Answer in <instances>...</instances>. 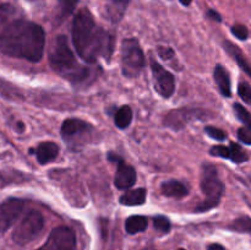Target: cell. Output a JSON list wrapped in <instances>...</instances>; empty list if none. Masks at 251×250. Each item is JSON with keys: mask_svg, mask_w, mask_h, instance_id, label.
<instances>
[{"mask_svg": "<svg viewBox=\"0 0 251 250\" xmlns=\"http://www.w3.org/2000/svg\"><path fill=\"white\" fill-rule=\"evenodd\" d=\"M31 152H34L37 157V161L41 164L49 163L54 161L59 154V146L55 142H42L37 146L36 150H31Z\"/></svg>", "mask_w": 251, "mask_h": 250, "instance_id": "obj_12", "label": "cell"}, {"mask_svg": "<svg viewBox=\"0 0 251 250\" xmlns=\"http://www.w3.org/2000/svg\"><path fill=\"white\" fill-rule=\"evenodd\" d=\"M139 250H156V249H153V248L147 247V248H142V249H139Z\"/></svg>", "mask_w": 251, "mask_h": 250, "instance_id": "obj_35", "label": "cell"}, {"mask_svg": "<svg viewBox=\"0 0 251 250\" xmlns=\"http://www.w3.org/2000/svg\"><path fill=\"white\" fill-rule=\"evenodd\" d=\"M178 250H185V249H178Z\"/></svg>", "mask_w": 251, "mask_h": 250, "instance_id": "obj_37", "label": "cell"}, {"mask_svg": "<svg viewBox=\"0 0 251 250\" xmlns=\"http://www.w3.org/2000/svg\"><path fill=\"white\" fill-rule=\"evenodd\" d=\"M44 228V217L39 211L32 210L25 215L12 232V240L17 245H27L39 237Z\"/></svg>", "mask_w": 251, "mask_h": 250, "instance_id": "obj_5", "label": "cell"}, {"mask_svg": "<svg viewBox=\"0 0 251 250\" xmlns=\"http://www.w3.org/2000/svg\"><path fill=\"white\" fill-rule=\"evenodd\" d=\"M46 47V33L39 25L20 16L10 4L0 5V51L12 58L38 63Z\"/></svg>", "mask_w": 251, "mask_h": 250, "instance_id": "obj_1", "label": "cell"}, {"mask_svg": "<svg viewBox=\"0 0 251 250\" xmlns=\"http://www.w3.org/2000/svg\"><path fill=\"white\" fill-rule=\"evenodd\" d=\"M29 1H36V0H29Z\"/></svg>", "mask_w": 251, "mask_h": 250, "instance_id": "obj_36", "label": "cell"}, {"mask_svg": "<svg viewBox=\"0 0 251 250\" xmlns=\"http://www.w3.org/2000/svg\"><path fill=\"white\" fill-rule=\"evenodd\" d=\"M196 115V112H189L188 109L181 110H173L169 113L164 119V124L167 126H171L173 129H180L188 123L189 119L194 118Z\"/></svg>", "mask_w": 251, "mask_h": 250, "instance_id": "obj_13", "label": "cell"}, {"mask_svg": "<svg viewBox=\"0 0 251 250\" xmlns=\"http://www.w3.org/2000/svg\"><path fill=\"white\" fill-rule=\"evenodd\" d=\"M230 228H232L233 230H237V232L249 233V234H251V217L242 216V217L237 218V220L232 223Z\"/></svg>", "mask_w": 251, "mask_h": 250, "instance_id": "obj_24", "label": "cell"}, {"mask_svg": "<svg viewBox=\"0 0 251 250\" xmlns=\"http://www.w3.org/2000/svg\"><path fill=\"white\" fill-rule=\"evenodd\" d=\"M158 54L163 59H169L174 55V51L172 50L171 48H166V47H163V48L158 49Z\"/></svg>", "mask_w": 251, "mask_h": 250, "instance_id": "obj_31", "label": "cell"}, {"mask_svg": "<svg viewBox=\"0 0 251 250\" xmlns=\"http://www.w3.org/2000/svg\"><path fill=\"white\" fill-rule=\"evenodd\" d=\"M153 225L154 228L162 233H168L171 230V222L164 216H157V217H154Z\"/></svg>", "mask_w": 251, "mask_h": 250, "instance_id": "obj_26", "label": "cell"}, {"mask_svg": "<svg viewBox=\"0 0 251 250\" xmlns=\"http://www.w3.org/2000/svg\"><path fill=\"white\" fill-rule=\"evenodd\" d=\"M230 149V161H233L234 163H243V162H247L249 159L247 151L243 149L240 145L232 142L229 146Z\"/></svg>", "mask_w": 251, "mask_h": 250, "instance_id": "obj_22", "label": "cell"}, {"mask_svg": "<svg viewBox=\"0 0 251 250\" xmlns=\"http://www.w3.org/2000/svg\"><path fill=\"white\" fill-rule=\"evenodd\" d=\"M130 0H108L107 16L112 22L117 24L124 16Z\"/></svg>", "mask_w": 251, "mask_h": 250, "instance_id": "obj_15", "label": "cell"}, {"mask_svg": "<svg viewBox=\"0 0 251 250\" xmlns=\"http://www.w3.org/2000/svg\"><path fill=\"white\" fill-rule=\"evenodd\" d=\"M91 129V125L88 123L80 119H68L61 125V135L64 140H71L74 137H77L78 135L83 134Z\"/></svg>", "mask_w": 251, "mask_h": 250, "instance_id": "obj_11", "label": "cell"}, {"mask_svg": "<svg viewBox=\"0 0 251 250\" xmlns=\"http://www.w3.org/2000/svg\"><path fill=\"white\" fill-rule=\"evenodd\" d=\"M49 64L56 74L73 82L85 80L88 76V69L76 60L65 36H58L53 42L49 51Z\"/></svg>", "mask_w": 251, "mask_h": 250, "instance_id": "obj_3", "label": "cell"}, {"mask_svg": "<svg viewBox=\"0 0 251 250\" xmlns=\"http://www.w3.org/2000/svg\"><path fill=\"white\" fill-rule=\"evenodd\" d=\"M136 171L134 169V167H131L130 164L125 163L122 159L118 161V169L117 173H115V179L114 184L118 189L120 190H125V189H129L136 183Z\"/></svg>", "mask_w": 251, "mask_h": 250, "instance_id": "obj_10", "label": "cell"}, {"mask_svg": "<svg viewBox=\"0 0 251 250\" xmlns=\"http://www.w3.org/2000/svg\"><path fill=\"white\" fill-rule=\"evenodd\" d=\"M223 46H225L226 50L232 55V58L237 61V64L240 66V69H242V70L251 78V63L248 60L247 56L244 55V53H243L235 44H233L232 42L226 41L225 43H223Z\"/></svg>", "mask_w": 251, "mask_h": 250, "instance_id": "obj_14", "label": "cell"}, {"mask_svg": "<svg viewBox=\"0 0 251 250\" xmlns=\"http://www.w3.org/2000/svg\"><path fill=\"white\" fill-rule=\"evenodd\" d=\"M147 191L145 189H134L129 190L120 196L119 201L122 205L125 206H140L146 201Z\"/></svg>", "mask_w": 251, "mask_h": 250, "instance_id": "obj_18", "label": "cell"}, {"mask_svg": "<svg viewBox=\"0 0 251 250\" xmlns=\"http://www.w3.org/2000/svg\"><path fill=\"white\" fill-rule=\"evenodd\" d=\"M207 250H225V248L221 244H211L210 247L207 248Z\"/></svg>", "mask_w": 251, "mask_h": 250, "instance_id": "obj_33", "label": "cell"}, {"mask_svg": "<svg viewBox=\"0 0 251 250\" xmlns=\"http://www.w3.org/2000/svg\"><path fill=\"white\" fill-rule=\"evenodd\" d=\"M238 139L245 145H250L251 146V131L248 127H240L238 130Z\"/></svg>", "mask_w": 251, "mask_h": 250, "instance_id": "obj_30", "label": "cell"}, {"mask_svg": "<svg viewBox=\"0 0 251 250\" xmlns=\"http://www.w3.org/2000/svg\"><path fill=\"white\" fill-rule=\"evenodd\" d=\"M147 225H149V220L145 216H131L125 222V230L129 234H136L146 230Z\"/></svg>", "mask_w": 251, "mask_h": 250, "instance_id": "obj_19", "label": "cell"}, {"mask_svg": "<svg viewBox=\"0 0 251 250\" xmlns=\"http://www.w3.org/2000/svg\"><path fill=\"white\" fill-rule=\"evenodd\" d=\"M201 190L205 194V200L195 208L196 212H206L220 203L225 194V184L218 176L216 167L211 163H205L201 171Z\"/></svg>", "mask_w": 251, "mask_h": 250, "instance_id": "obj_4", "label": "cell"}, {"mask_svg": "<svg viewBox=\"0 0 251 250\" xmlns=\"http://www.w3.org/2000/svg\"><path fill=\"white\" fill-rule=\"evenodd\" d=\"M233 109H234V113L235 115H237L238 119L245 125V127H248L251 131V113L249 110H248L244 105L239 104V103H234Z\"/></svg>", "mask_w": 251, "mask_h": 250, "instance_id": "obj_23", "label": "cell"}, {"mask_svg": "<svg viewBox=\"0 0 251 250\" xmlns=\"http://www.w3.org/2000/svg\"><path fill=\"white\" fill-rule=\"evenodd\" d=\"M207 16L210 17V19L215 20V21H217V22L222 21V19H221V16H220V15H218V12L213 11V10H208V11H207Z\"/></svg>", "mask_w": 251, "mask_h": 250, "instance_id": "obj_32", "label": "cell"}, {"mask_svg": "<svg viewBox=\"0 0 251 250\" xmlns=\"http://www.w3.org/2000/svg\"><path fill=\"white\" fill-rule=\"evenodd\" d=\"M179 1H180L183 5H185V6H188V5L191 4V1H193V0H179Z\"/></svg>", "mask_w": 251, "mask_h": 250, "instance_id": "obj_34", "label": "cell"}, {"mask_svg": "<svg viewBox=\"0 0 251 250\" xmlns=\"http://www.w3.org/2000/svg\"><path fill=\"white\" fill-rule=\"evenodd\" d=\"M73 42L78 56L86 63H96L100 56L109 55L112 37L97 26L92 14L81 9L73 22Z\"/></svg>", "mask_w": 251, "mask_h": 250, "instance_id": "obj_2", "label": "cell"}, {"mask_svg": "<svg viewBox=\"0 0 251 250\" xmlns=\"http://www.w3.org/2000/svg\"><path fill=\"white\" fill-rule=\"evenodd\" d=\"M210 153L216 157H222V158L230 159V149L226 146H213L210 150Z\"/></svg>", "mask_w": 251, "mask_h": 250, "instance_id": "obj_29", "label": "cell"}, {"mask_svg": "<svg viewBox=\"0 0 251 250\" xmlns=\"http://www.w3.org/2000/svg\"><path fill=\"white\" fill-rule=\"evenodd\" d=\"M213 77H215L216 83L220 88V92L225 97H230L232 96V87H230V77L228 71L222 65H217L213 71Z\"/></svg>", "mask_w": 251, "mask_h": 250, "instance_id": "obj_16", "label": "cell"}, {"mask_svg": "<svg viewBox=\"0 0 251 250\" xmlns=\"http://www.w3.org/2000/svg\"><path fill=\"white\" fill-rule=\"evenodd\" d=\"M151 70L153 76L154 88L157 92L164 98H169L176 90V81L174 76L167 71L161 64L157 63L154 59H151Z\"/></svg>", "mask_w": 251, "mask_h": 250, "instance_id": "obj_9", "label": "cell"}, {"mask_svg": "<svg viewBox=\"0 0 251 250\" xmlns=\"http://www.w3.org/2000/svg\"><path fill=\"white\" fill-rule=\"evenodd\" d=\"M132 120V110L129 105H123L114 115V123L119 129H126Z\"/></svg>", "mask_w": 251, "mask_h": 250, "instance_id": "obj_20", "label": "cell"}, {"mask_svg": "<svg viewBox=\"0 0 251 250\" xmlns=\"http://www.w3.org/2000/svg\"><path fill=\"white\" fill-rule=\"evenodd\" d=\"M238 93H239L240 98L244 100L247 104L251 105V86L245 81H242L238 86Z\"/></svg>", "mask_w": 251, "mask_h": 250, "instance_id": "obj_25", "label": "cell"}, {"mask_svg": "<svg viewBox=\"0 0 251 250\" xmlns=\"http://www.w3.org/2000/svg\"><path fill=\"white\" fill-rule=\"evenodd\" d=\"M25 208V201L10 198L0 203V233L6 232L21 216Z\"/></svg>", "mask_w": 251, "mask_h": 250, "instance_id": "obj_8", "label": "cell"}, {"mask_svg": "<svg viewBox=\"0 0 251 250\" xmlns=\"http://www.w3.org/2000/svg\"><path fill=\"white\" fill-rule=\"evenodd\" d=\"M205 132L212 139L217 140V141H223V140L227 139V132L223 131V130L218 129V127L215 126H206Z\"/></svg>", "mask_w": 251, "mask_h": 250, "instance_id": "obj_27", "label": "cell"}, {"mask_svg": "<svg viewBox=\"0 0 251 250\" xmlns=\"http://www.w3.org/2000/svg\"><path fill=\"white\" fill-rule=\"evenodd\" d=\"M123 74L127 77H135L145 66V55L140 43L135 38H127L122 42L120 49Z\"/></svg>", "mask_w": 251, "mask_h": 250, "instance_id": "obj_6", "label": "cell"}, {"mask_svg": "<svg viewBox=\"0 0 251 250\" xmlns=\"http://www.w3.org/2000/svg\"><path fill=\"white\" fill-rule=\"evenodd\" d=\"M162 194L167 198L181 199L188 195V188L178 180L164 181L161 186Z\"/></svg>", "mask_w": 251, "mask_h": 250, "instance_id": "obj_17", "label": "cell"}, {"mask_svg": "<svg viewBox=\"0 0 251 250\" xmlns=\"http://www.w3.org/2000/svg\"><path fill=\"white\" fill-rule=\"evenodd\" d=\"M37 250H76L75 233L64 225L54 228L46 243Z\"/></svg>", "mask_w": 251, "mask_h": 250, "instance_id": "obj_7", "label": "cell"}, {"mask_svg": "<svg viewBox=\"0 0 251 250\" xmlns=\"http://www.w3.org/2000/svg\"><path fill=\"white\" fill-rule=\"evenodd\" d=\"M232 33L237 37L240 41H245L249 37V29H248L247 26L244 25L237 24L232 27Z\"/></svg>", "mask_w": 251, "mask_h": 250, "instance_id": "obj_28", "label": "cell"}, {"mask_svg": "<svg viewBox=\"0 0 251 250\" xmlns=\"http://www.w3.org/2000/svg\"><path fill=\"white\" fill-rule=\"evenodd\" d=\"M78 0H58V12H56V19L59 21H63L66 17L70 16L71 12L75 10Z\"/></svg>", "mask_w": 251, "mask_h": 250, "instance_id": "obj_21", "label": "cell"}]
</instances>
